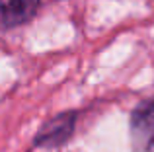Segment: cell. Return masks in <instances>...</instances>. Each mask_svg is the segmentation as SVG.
<instances>
[{
	"instance_id": "7a4b0ae2",
	"label": "cell",
	"mask_w": 154,
	"mask_h": 152,
	"mask_svg": "<svg viewBox=\"0 0 154 152\" xmlns=\"http://www.w3.org/2000/svg\"><path fill=\"white\" fill-rule=\"evenodd\" d=\"M41 0H0V29L16 27L33 18Z\"/></svg>"
},
{
	"instance_id": "3957f363",
	"label": "cell",
	"mask_w": 154,
	"mask_h": 152,
	"mask_svg": "<svg viewBox=\"0 0 154 152\" xmlns=\"http://www.w3.org/2000/svg\"><path fill=\"white\" fill-rule=\"evenodd\" d=\"M72 127H74V115L72 113L55 117L49 125H45L41 129V133L37 135V142L39 144H57V142H63L70 135Z\"/></svg>"
},
{
	"instance_id": "6da1fadb",
	"label": "cell",
	"mask_w": 154,
	"mask_h": 152,
	"mask_svg": "<svg viewBox=\"0 0 154 152\" xmlns=\"http://www.w3.org/2000/svg\"><path fill=\"white\" fill-rule=\"evenodd\" d=\"M131 141L135 152H154V99L140 103L133 111Z\"/></svg>"
}]
</instances>
